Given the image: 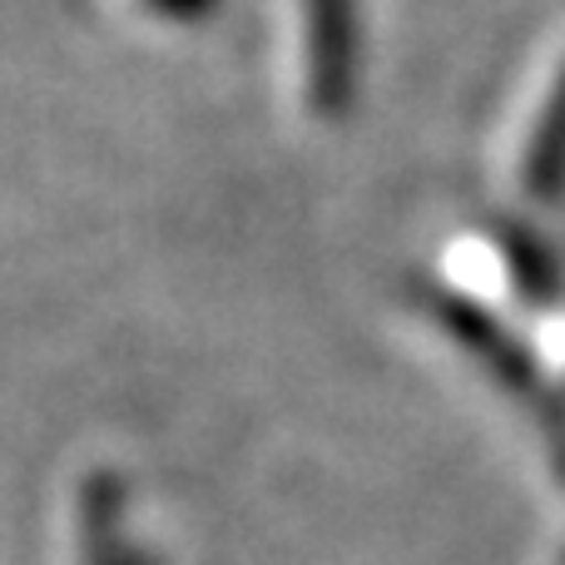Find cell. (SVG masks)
Returning a JSON list of instances; mask_svg holds the SVG:
<instances>
[{
	"mask_svg": "<svg viewBox=\"0 0 565 565\" xmlns=\"http://www.w3.org/2000/svg\"><path fill=\"white\" fill-rule=\"evenodd\" d=\"M521 179L536 199H556L565 189V70L551 89L546 109H541V125L526 145V164H521Z\"/></svg>",
	"mask_w": 565,
	"mask_h": 565,
	"instance_id": "obj_1",
	"label": "cell"
}]
</instances>
